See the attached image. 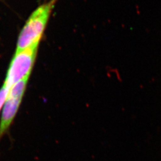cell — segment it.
I'll list each match as a JSON object with an SVG mask.
<instances>
[{"mask_svg":"<svg viewBox=\"0 0 161 161\" xmlns=\"http://www.w3.org/2000/svg\"><path fill=\"white\" fill-rule=\"evenodd\" d=\"M58 0L50 1L38 7L30 16L17 40L16 51L40 43L50 16Z\"/></svg>","mask_w":161,"mask_h":161,"instance_id":"cell-1","label":"cell"},{"mask_svg":"<svg viewBox=\"0 0 161 161\" xmlns=\"http://www.w3.org/2000/svg\"><path fill=\"white\" fill-rule=\"evenodd\" d=\"M39 43L16 51L7 72L4 85L9 90L18 81L29 77L37 55Z\"/></svg>","mask_w":161,"mask_h":161,"instance_id":"cell-2","label":"cell"},{"mask_svg":"<svg viewBox=\"0 0 161 161\" xmlns=\"http://www.w3.org/2000/svg\"><path fill=\"white\" fill-rule=\"evenodd\" d=\"M29 77L19 80L10 88L3 108L0 121V140L11 126L22 103Z\"/></svg>","mask_w":161,"mask_h":161,"instance_id":"cell-3","label":"cell"},{"mask_svg":"<svg viewBox=\"0 0 161 161\" xmlns=\"http://www.w3.org/2000/svg\"><path fill=\"white\" fill-rule=\"evenodd\" d=\"M9 89L4 85H3L0 89V111L3 109L8 96Z\"/></svg>","mask_w":161,"mask_h":161,"instance_id":"cell-4","label":"cell"}]
</instances>
